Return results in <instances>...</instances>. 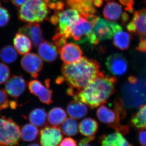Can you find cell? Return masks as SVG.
Listing matches in <instances>:
<instances>
[{
    "instance_id": "obj_32",
    "label": "cell",
    "mask_w": 146,
    "mask_h": 146,
    "mask_svg": "<svg viewBox=\"0 0 146 146\" xmlns=\"http://www.w3.org/2000/svg\"><path fill=\"white\" fill-rule=\"evenodd\" d=\"M10 17L8 11L0 5V27L7 25L10 20Z\"/></svg>"
},
{
    "instance_id": "obj_31",
    "label": "cell",
    "mask_w": 146,
    "mask_h": 146,
    "mask_svg": "<svg viewBox=\"0 0 146 146\" xmlns=\"http://www.w3.org/2000/svg\"><path fill=\"white\" fill-rule=\"evenodd\" d=\"M10 70L7 65L0 63V84L5 83L9 79Z\"/></svg>"
},
{
    "instance_id": "obj_28",
    "label": "cell",
    "mask_w": 146,
    "mask_h": 146,
    "mask_svg": "<svg viewBox=\"0 0 146 146\" xmlns=\"http://www.w3.org/2000/svg\"><path fill=\"white\" fill-rule=\"evenodd\" d=\"M61 130L66 136H75L78 132V125L75 119L72 118H66L62 124Z\"/></svg>"
},
{
    "instance_id": "obj_30",
    "label": "cell",
    "mask_w": 146,
    "mask_h": 146,
    "mask_svg": "<svg viewBox=\"0 0 146 146\" xmlns=\"http://www.w3.org/2000/svg\"><path fill=\"white\" fill-rule=\"evenodd\" d=\"M67 39H68L65 35L58 32H56L53 37V41L57 48L58 52L61 48L67 44Z\"/></svg>"
},
{
    "instance_id": "obj_3",
    "label": "cell",
    "mask_w": 146,
    "mask_h": 146,
    "mask_svg": "<svg viewBox=\"0 0 146 146\" xmlns=\"http://www.w3.org/2000/svg\"><path fill=\"white\" fill-rule=\"evenodd\" d=\"M50 0H27L20 7L18 17L27 23H38L44 22L50 12Z\"/></svg>"
},
{
    "instance_id": "obj_18",
    "label": "cell",
    "mask_w": 146,
    "mask_h": 146,
    "mask_svg": "<svg viewBox=\"0 0 146 146\" xmlns=\"http://www.w3.org/2000/svg\"><path fill=\"white\" fill-rule=\"evenodd\" d=\"M100 142L104 146H130L121 133L117 131L114 133L103 135L100 138Z\"/></svg>"
},
{
    "instance_id": "obj_42",
    "label": "cell",
    "mask_w": 146,
    "mask_h": 146,
    "mask_svg": "<svg viewBox=\"0 0 146 146\" xmlns=\"http://www.w3.org/2000/svg\"><path fill=\"white\" fill-rule=\"evenodd\" d=\"M129 82L131 84H135L137 82V79L133 76H131L129 78Z\"/></svg>"
},
{
    "instance_id": "obj_17",
    "label": "cell",
    "mask_w": 146,
    "mask_h": 146,
    "mask_svg": "<svg viewBox=\"0 0 146 146\" xmlns=\"http://www.w3.org/2000/svg\"><path fill=\"white\" fill-rule=\"evenodd\" d=\"M38 52L42 59L49 63L56 59L58 52L55 45L46 41H44L39 45Z\"/></svg>"
},
{
    "instance_id": "obj_14",
    "label": "cell",
    "mask_w": 146,
    "mask_h": 146,
    "mask_svg": "<svg viewBox=\"0 0 146 146\" xmlns=\"http://www.w3.org/2000/svg\"><path fill=\"white\" fill-rule=\"evenodd\" d=\"M27 82L23 76L13 75L5 84V91L11 98L18 99L25 91Z\"/></svg>"
},
{
    "instance_id": "obj_33",
    "label": "cell",
    "mask_w": 146,
    "mask_h": 146,
    "mask_svg": "<svg viewBox=\"0 0 146 146\" xmlns=\"http://www.w3.org/2000/svg\"><path fill=\"white\" fill-rule=\"evenodd\" d=\"M120 3L125 7V10L129 13L133 12V5L134 3V0H119Z\"/></svg>"
},
{
    "instance_id": "obj_24",
    "label": "cell",
    "mask_w": 146,
    "mask_h": 146,
    "mask_svg": "<svg viewBox=\"0 0 146 146\" xmlns=\"http://www.w3.org/2000/svg\"><path fill=\"white\" fill-rule=\"evenodd\" d=\"M67 117L66 112L63 108L55 107L49 112L48 120L52 125L58 126L62 124Z\"/></svg>"
},
{
    "instance_id": "obj_45",
    "label": "cell",
    "mask_w": 146,
    "mask_h": 146,
    "mask_svg": "<svg viewBox=\"0 0 146 146\" xmlns=\"http://www.w3.org/2000/svg\"><path fill=\"white\" fill-rule=\"evenodd\" d=\"M105 1H112L113 0H105Z\"/></svg>"
},
{
    "instance_id": "obj_20",
    "label": "cell",
    "mask_w": 146,
    "mask_h": 146,
    "mask_svg": "<svg viewBox=\"0 0 146 146\" xmlns=\"http://www.w3.org/2000/svg\"><path fill=\"white\" fill-rule=\"evenodd\" d=\"M13 45L17 52L21 55L28 53L32 48V42L27 35L23 33H17L13 39Z\"/></svg>"
},
{
    "instance_id": "obj_10",
    "label": "cell",
    "mask_w": 146,
    "mask_h": 146,
    "mask_svg": "<svg viewBox=\"0 0 146 146\" xmlns=\"http://www.w3.org/2000/svg\"><path fill=\"white\" fill-rule=\"evenodd\" d=\"M128 31L136 35L146 36V8L136 11L127 26Z\"/></svg>"
},
{
    "instance_id": "obj_35",
    "label": "cell",
    "mask_w": 146,
    "mask_h": 146,
    "mask_svg": "<svg viewBox=\"0 0 146 146\" xmlns=\"http://www.w3.org/2000/svg\"><path fill=\"white\" fill-rule=\"evenodd\" d=\"M136 49L141 52H146V38L144 36H141L140 42Z\"/></svg>"
},
{
    "instance_id": "obj_22",
    "label": "cell",
    "mask_w": 146,
    "mask_h": 146,
    "mask_svg": "<svg viewBox=\"0 0 146 146\" xmlns=\"http://www.w3.org/2000/svg\"><path fill=\"white\" fill-rule=\"evenodd\" d=\"M79 130L83 136H94L98 130V124L96 120L91 118H85L80 123Z\"/></svg>"
},
{
    "instance_id": "obj_8",
    "label": "cell",
    "mask_w": 146,
    "mask_h": 146,
    "mask_svg": "<svg viewBox=\"0 0 146 146\" xmlns=\"http://www.w3.org/2000/svg\"><path fill=\"white\" fill-rule=\"evenodd\" d=\"M40 143L42 146H55L59 145L63 136L58 126L46 127L40 131Z\"/></svg>"
},
{
    "instance_id": "obj_36",
    "label": "cell",
    "mask_w": 146,
    "mask_h": 146,
    "mask_svg": "<svg viewBox=\"0 0 146 146\" xmlns=\"http://www.w3.org/2000/svg\"><path fill=\"white\" fill-rule=\"evenodd\" d=\"M86 138L81 139L79 143V146H91L90 143L94 141L95 139L94 136H86Z\"/></svg>"
},
{
    "instance_id": "obj_39",
    "label": "cell",
    "mask_w": 146,
    "mask_h": 146,
    "mask_svg": "<svg viewBox=\"0 0 146 146\" xmlns=\"http://www.w3.org/2000/svg\"><path fill=\"white\" fill-rule=\"evenodd\" d=\"M27 0H11V2L17 7H21L23 5Z\"/></svg>"
},
{
    "instance_id": "obj_5",
    "label": "cell",
    "mask_w": 146,
    "mask_h": 146,
    "mask_svg": "<svg viewBox=\"0 0 146 146\" xmlns=\"http://www.w3.org/2000/svg\"><path fill=\"white\" fill-rule=\"evenodd\" d=\"M20 138V127L11 119L0 118V145H18Z\"/></svg>"
},
{
    "instance_id": "obj_41",
    "label": "cell",
    "mask_w": 146,
    "mask_h": 146,
    "mask_svg": "<svg viewBox=\"0 0 146 146\" xmlns=\"http://www.w3.org/2000/svg\"><path fill=\"white\" fill-rule=\"evenodd\" d=\"M103 1L102 0H94V5L95 7H100L101 6Z\"/></svg>"
},
{
    "instance_id": "obj_7",
    "label": "cell",
    "mask_w": 146,
    "mask_h": 146,
    "mask_svg": "<svg viewBox=\"0 0 146 146\" xmlns=\"http://www.w3.org/2000/svg\"><path fill=\"white\" fill-rule=\"evenodd\" d=\"M21 65L24 70L30 74L33 78H36L43 68V62L39 56L33 53H28L22 58Z\"/></svg>"
},
{
    "instance_id": "obj_34",
    "label": "cell",
    "mask_w": 146,
    "mask_h": 146,
    "mask_svg": "<svg viewBox=\"0 0 146 146\" xmlns=\"http://www.w3.org/2000/svg\"><path fill=\"white\" fill-rule=\"evenodd\" d=\"M59 145L61 146L77 145V142L72 138H66L61 141Z\"/></svg>"
},
{
    "instance_id": "obj_38",
    "label": "cell",
    "mask_w": 146,
    "mask_h": 146,
    "mask_svg": "<svg viewBox=\"0 0 146 146\" xmlns=\"http://www.w3.org/2000/svg\"><path fill=\"white\" fill-rule=\"evenodd\" d=\"M139 139L142 145L146 146V131L141 130L139 132Z\"/></svg>"
},
{
    "instance_id": "obj_12",
    "label": "cell",
    "mask_w": 146,
    "mask_h": 146,
    "mask_svg": "<svg viewBox=\"0 0 146 146\" xmlns=\"http://www.w3.org/2000/svg\"><path fill=\"white\" fill-rule=\"evenodd\" d=\"M71 9L77 11L82 17L88 20L95 16L97 10L94 5V0H67Z\"/></svg>"
},
{
    "instance_id": "obj_23",
    "label": "cell",
    "mask_w": 146,
    "mask_h": 146,
    "mask_svg": "<svg viewBox=\"0 0 146 146\" xmlns=\"http://www.w3.org/2000/svg\"><path fill=\"white\" fill-rule=\"evenodd\" d=\"M29 119L31 124L35 126L36 127H42L47 124L48 115L44 109L36 108L30 113Z\"/></svg>"
},
{
    "instance_id": "obj_2",
    "label": "cell",
    "mask_w": 146,
    "mask_h": 146,
    "mask_svg": "<svg viewBox=\"0 0 146 146\" xmlns=\"http://www.w3.org/2000/svg\"><path fill=\"white\" fill-rule=\"evenodd\" d=\"M63 77L57 82L65 81L70 88L67 93L81 90L95 79L99 75L100 65L98 61L82 57L77 62L64 63L62 67Z\"/></svg>"
},
{
    "instance_id": "obj_16",
    "label": "cell",
    "mask_w": 146,
    "mask_h": 146,
    "mask_svg": "<svg viewBox=\"0 0 146 146\" xmlns=\"http://www.w3.org/2000/svg\"><path fill=\"white\" fill-rule=\"evenodd\" d=\"M18 33L27 35L35 48L44 42L43 32L39 24L28 23L20 28Z\"/></svg>"
},
{
    "instance_id": "obj_21",
    "label": "cell",
    "mask_w": 146,
    "mask_h": 146,
    "mask_svg": "<svg viewBox=\"0 0 146 146\" xmlns=\"http://www.w3.org/2000/svg\"><path fill=\"white\" fill-rule=\"evenodd\" d=\"M123 13L122 7L115 2H108L104 9V16L109 21H119L121 18Z\"/></svg>"
},
{
    "instance_id": "obj_4",
    "label": "cell",
    "mask_w": 146,
    "mask_h": 146,
    "mask_svg": "<svg viewBox=\"0 0 146 146\" xmlns=\"http://www.w3.org/2000/svg\"><path fill=\"white\" fill-rule=\"evenodd\" d=\"M67 39H70L77 44L88 42L97 44L99 42L92 31L91 21L80 16L78 21L67 29L64 33Z\"/></svg>"
},
{
    "instance_id": "obj_13",
    "label": "cell",
    "mask_w": 146,
    "mask_h": 146,
    "mask_svg": "<svg viewBox=\"0 0 146 146\" xmlns=\"http://www.w3.org/2000/svg\"><path fill=\"white\" fill-rule=\"evenodd\" d=\"M108 71L114 76L124 74L127 70V63L123 56L121 54H113L108 57L106 63Z\"/></svg>"
},
{
    "instance_id": "obj_19",
    "label": "cell",
    "mask_w": 146,
    "mask_h": 146,
    "mask_svg": "<svg viewBox=\"0 0 146 146\" xmlns=\"http://www.w3.org/2000/svg\"><path fill=\"white\" fill-rule=\"evenodd\" d=\"M67 111L71 118L80 119L87 115L88 110L86 104L80 101L74 100L68 104Z\"/></svg>"
},
{
    "instance_id": "obj_1",
    "label": "cell",
    "mask_w": 146,
    "mask_h": 146,
    "mask_svg": "<svg viewBox=\"0 0 146 146\" xmlns=\"http://www.w3.org/2000/svg\"><path fill=\"white\" fill-rule=\"evenodd\" d=\"M117 79L101 72L96 78L81 90L71 91L68 95L74 100L80 101L91 108L106 103L115 93Z\"/></svg>"
},
{
    "instance_id": "obj_40",
    "label": "cell",
    "mask_w": 146,
    "mask_h": 146,
    "mask_svg": "<svg viewBox=\"0 0 146 146\" xmlns=\"http://www.w3.org/2000/svg\"><path fill=\"white\" fill-rule=\"evenodd\" d=\"M129 19V16L126 13H123L121 17V21L123 24L125 23Z\"/></svg>"
},
{
    "instance_id": "obj_46",
    "label": "cell",
    "mask_w": 146,
    "mask_h": 146,
    "mask_svg": "<svg viewBox=\"0 0 146 146\" xmlns=\"http://www.w3.org/2000/svg\"><path fill=\"white\" fill-rule=\"evenodd\" d=\"M144 3L146 5V0H145V1H144Z\"/></svg>"
},
{
    "instance_id": "obj_15",
    "label": "cell",
    "mask_w": 146,
    "mask_h": 146,
    "mask_svg": "<svg viewBox=\"0 0 146 146\" xmlns=\"http://www.w3.org/2000/svg\"><path fill=\"white\" fill-rule=\"evenodd\" d=\"M59 52L61 60L65 63L70 64L77 62L82 57V50L74 43H68L60 49Z\"/></svg>"
},
{
    "instance_id": "obj_26",
    "label": "cell",
    "mask_w": 146,
    "mask_h": 146,
    "mask_svg": "<svg viewBox=\"0 0 146 146\" xmlns=\"http://www.w3.org/2000/svg\"><path fill=\"white\" fill-rule=\"evenodd\" d=\"M130 124L136 129H146V104L141 106L138 112L133 115Z\"/></svg>"
},
{
    "instance_id": "obj_43",
    "label": "cell",
    "mask_w": 146,
    "mask_h": 146,
    "mask_svg": "<svg viewBox=\"0 0 146 146\" xmlns=\"http://www.w3.org/2000/svg\"><path fill=\"white\" fill-rule=\"evenodd\" d=\"M9 105L12 109H15L17 107V103L16 102L14 101L9 102Z\"/></svg>"
},
{
    "instance_id": "obj_6",
    "label": "cell",
    "mask_w": 146,
    "mask_h": 146,
    "mask_svg": "<svg viewBox=\"0 0 146 146\" xmlns=\"http://www.w3.org/2000/svg\"><path fill=\"white\" fill-rule=\"evenodd\" d=\"M89 21L92 24L93 33L99 42L112 39L116 33L123 30L119 24L96 16Z\"/></svg>"
},
{
    "instance_id": "obj_9",
    "label": "cell",
    "mask_w": 146,
    "mask_h": 146,
    "mask_svg": "<svg viewBox=\"0 0 146 146\" xmlns=\"http://www.w3.org/2000/svg\"><path fill=\"white\" fill-rule=\"evenodd\" d=\"M54 15L57 17L59 25L56 32L60 33H64L67 29L78 21L80 16L77 11L72 9L65 11H56Z\"/></svg>"
},
{
    "instance_id": "obj_11",
    "label": "cell",
    "mask_w": 146,
    "mask_h": 146,
    "mask_svg": "<svg viewBox=\"0 0 146 146\" xmlns=\"http://www.w3.org/2000/svg\"><path fill=\"white\" fill-rule=\"evenodd\" d=\"M49 83L46 82V86L40 81L34 80L29 82L28 88L31 93L39 98L43 103L49 105L52 103V91L50 89Z\"/></svg>"
},
{
    "instance_id": "obj_37",
    "label": "cell",
    "mask_w": 146,
    "mask_h": 146,
    "mask_svg": "<svg viewBox=\"0 0 146 146\" xmlns=\"http://www.w3.org/2000/svg\"><path fill=\"white\" fill-rule=\"evenodd\" d=\"M8 101V96L5 90L0 89V105Z\"/></svg>"
},
{
    "instance_id": "obj_44",
    "label": "cell",
    "mask_w": 146,
    "mask_h": 146,
    "mask_svg": "<svg viewBox=\"0 0 146 146\" xmlns=\"http://www.w3.org/2000/svg\"><path fill=\"white\" fill-rule=\"evenodd\" d=\"M40 145L38 143H34V144H30V145H29V146H39Z\"/></svg>"
},
{
    "instance_id": "obj_27",
    "label": "cell",
    "mask_w": 146,
    "mask_h": 146,
    "mask_svg": "<svg viewBox=\"0 0 146 146\" xmlns=\"http://www.w3.org/2000/svg\"><path fill=\"white\" fill-rule=\"evenodd\" d=\"M39 134L36 127L31 124L24 125L21 130V137L25 142H32L36 140Z\"/></svg>"
},
{
    "instance_id": "obj_29",
    "label": "cell",
    "mask_w": 146,
    "mask_h": 146,
    "mask_svg": "<svg viewBox=\"0 0 146 146\" xmlns=\"http://www.w3.org/2000/svg\"><path fill=\"white\" fill-rule=\"evenodd\" d=\"M17 52L12 46H6L1 50L0 58L4 63L7 64L13 63L17 60Z\"/></svg>"
},
{
    "instance_id": "obj_25",
    "label": "cell",
    "mask_w": 146,
    "mask_h": 146,
    "mask_svg": "<svg viewBox=\"0 0 146 146\" xmlns=\"http://www.w3.org/2000/svg\"><path fill=\"white\" fill-rule=\"evenodd\" d=\"M131 35L125 31H120L115 33L113 43L115 46L121 50L127 49L130 46Z\"/></svg>"
}]
</instances>
